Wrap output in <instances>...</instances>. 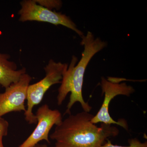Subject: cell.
Listing matches in <instances>:
<instances>
[{
  "label": "cell",
  "mask_w": 147,
  "mask_h": 147,
  "mask_svg": "<svg viewBox=\"0 0 147 147\" xmlns=\"http://www.w3.org/2000/svg\"><path fill=\"white\" fill-rule=\"evenodd\" d=\"M18 12L19 21L46 22L55 26L62 25L71 29L82 37L83 32L77 28L76 24L65 14L50 10L37 3L35 0H24L20 3Z\"/></svg>",
  "instance_id": "5b68a950"
},
{
  "label": "cell",
  "mask_w": 147,
  "mask_h": 147,
  "mask_svg": "<svg viewBox=\"0 0 147 147\" xmlns=\"http://www.w3.org/2000/svg\"><path fill=\"white\" fill-rule=\"evenodd\" d=\"M10 55L0 53V85L5 88L18 82L21 75L26 73L25 67L17 69L14 62L9 61Z\"/></svg>",
  "instance_id": "ba28073f"
},
{
  "label": "cell",
  "mask_w": 147,
  "mask_h": 147,
  "mask_svg": "<svg viewBox=\"0 0 147 147\" xmlns=\"http://www.w3.org/2000/svg\"><path fill=\"white\" fill-rule=\"evenodd\" d=\"M33 147H49L47 146V145L45 144L43 145H40L39 144H38L35 146H34Z\"/></svg>",
  "instance_id": "7c38bea8"
},
{
  "label": "cell",
  "mask_w": 147,
  "mask_h": 147,
  "mask_svg": "<svg viewBox=\"0 0 147 147\" xmlns=\"http://www.w3.org/2000/svg\"><path fill=\"white\" fill-rule=\"evenodd\" d=\"M122 78L108 77V79L101 78V86L102 93L104 94V98L100 110L92 119V123H100L108 125H117L128 130V126L127 121L121 119L116 121L110 116L109 112V106L111 100L118 95L129 96L135 92L133 87L128 86L125 83H120L123 81Z\"/></svg>",
  "instance_id": "277c9868"
},
{
  "label": "cell",
  "mask_w": 147,
  "mask_h": 147,
  "mask_svg": "<svg viewBox=\"0 0 147 147\" xmlns=\"http://www.w3.org/2000/svg\"><path fill=\"white\" fill-rule=\"evenodd\" d=\"M129 145L127 146H121L113 144L111 141L107 140L103 145L100 147H147V142H142L137 138H133L128 140Z\"/></svg>",
  "instance_id": "9c48e42d"
},
{
  "label": "cell",
  "mask_w": 147,
  "mask_h": 147,
  "mask_svg": "<svg viewBox=\"0 0 147 147\" xmlns=\"http://www.w3.org/2000/svg\"><path fill=\"white\" fill-rule=\"evenodd\" d=\"M32 80L31 76L24 74L18 82L6 88L4 92L0 93V118L11 112L26 111L27 90Z\"/></svg>",
  "instance_id": "8992f818"
},
{
  "label": "cell",
  "mask_w": 147,
  "mask_h": 147,
  "mask_svg": "<svg viewBox=\"0 0 147 147\" xmlns=\"http://www.w3.org/2000/svg\"><path fill=\"white\" fill-rule=\"evenodd\" d=\"M93 115L83 111L70 115L55 127L50 138L56 142L52 147H100L110 137L119 133L113 125L92 123Z\"/></svg>",
  "instance_id": "6da1fadb"
},
{
  "label": "cell",
  "mask_w": 147,
  "mask_h": 147,
  "mask_svg": "<svg viewBox=\"0 0 147 147\" xmlns=\"http://www.w3.org/2000/svg\"><path fill=\"white\" fill-rule=\"evenodd\" d=\"M68 68L67 63L49 61L44 67L45 76L35 84L30 85L27 90V108L24 113L25 119L30 124H36L37 120L32 110L42 101L46 92L55 84L61 82L63 75Z\"/></svg>",
  "instance_id": "3957f363"
},
{
  "label": "cell",
  "mask_w": 147,
  "mask_h": 147,
  "mask_svg": "<svg viewBox=\"0 0 147 147\" xmlns=\"http://www.w3.org/2000/svg\"><path fill=\"white\" fill-rule=\"evenodd\" d=\"M82 38L81 45L84 46L82 58L75 66L77 58L74 56L72 57L71 63L63 73L61 85L58 90V105H62L69 93H71L65 114H70V110L76 102L81 104L85 112L90 113L92 110L91 106L85 101L82 95L84 74L92 58L107 45V42L99 38H96L90 31L88 32L86 35L82 37Z\"/></svg>",
  "instance_id": "7a4b0ae2"
},
{
  "label": "cell",
  "mask_w": 147,
  "mask_h": 147,
  "mask_svg": "<svg viewBox=\"0 0 147 147\" xmlns=\"http://www.w3.org/2000/svg\"><path fill=\"white\" fill-rule=\"evenodd\" d=\"M37 3L52 10L53 9H60L62 5L61 1L58 0H35Z\"/></svg>",
  "instance_id": "30bf717a"
},
{
  "label": "cell",
  "mask_w": 147,
  "mask_h": 147,
  "mask_svg": "<svg viewBox=\"0 0 147 147\" xmlns=\"http://www.w3.org/2000/svg\"><path fill=\"white\" fill-rule=\"evenodd\" d=\"M35 115L37 120V126L19 147H33L42 140L50 143L49 134L50 130L54 125H59L63 121L60 112L50 109L47 104L39 107Z\"/></svg>",
  "instance_id": "52a82bcc"
},
{
  "label": "cell",
  "mask_w": 147,
  "mask_h": 147,
  "mask_svg": "<svg viewBox=\"0 0 147 147\" xmlns=\"http://www.w3.org/2000/svg\"><path fill=\"white\" fill-rule=\"evenodd\" d=\"M8 122L2 117L0 118V147H5L3 144V137L8 134Z\"/></svg>",
  "instance_id": "8fae6325"
}]
</instances>
